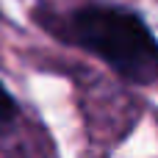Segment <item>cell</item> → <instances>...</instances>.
Instances as JSON below:
<instances>
[{
	"label": "cell",
	"mask_w": 158,
	"mask_h": 158,
	"mask_svg": "<svg viewBox=\"0 0 158 158\" xmlns=\"http://www.w3.org/2000/svg\"><path fill=\"white\" fill-rule=\"evenodd\" d=\"M69 44L103 58L133 83L158 81V42L136 11L122 6H81L67 14L58 31Z\"/></svg>",
	"instance_id": "1"
},
{
	"label": "cell",
	"mask_w": 158,
	"mask_h": 158,
	"mask_svg": "<svg viewBox=\"0 0 158 158\" xmlns=\"http://www.w3.org/2000/svg\"><path fill=\"white\" fill-rule=\"evenodd\" d=\"M14 117H17V106H14L11 94H8V92L3 89V83H0V133H6V131L11 128Z\"/></svg>",
	"instance_id": "2"
}]
</instances>
